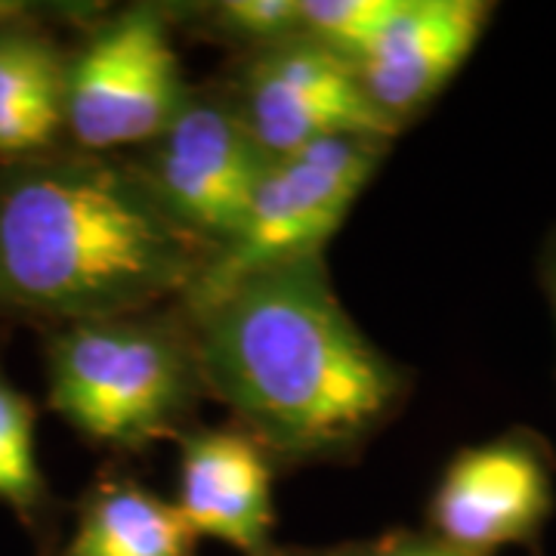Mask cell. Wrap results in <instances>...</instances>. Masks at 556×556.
<instances>
[{
  "instance_id": "6da1fadb",
  "label": "cell",
  "mask_w": 556,
  "mask_h": 556,
  "mask_svg": "<svg viewBox=\"0 0 556 556\" xmlns=\"http://www.w3.org/2000/svg\"><path fill=\"white\" fill-rule=\"evenodd\" d=\"M186 318L207 396L276 467L356 457L412 393V371L340 303L325 254L241 278Z\"/></svg>"
},
{
  "instance_id": "7a4b0ae2",
  "label": "cell",
  "mask_w": 556,
  "mask_h": 556,
  "mask_svg": "<svg viewBox=\"0 0 556 556\" xmlns=\"http://www.w3.org/2000/svg\"><path fill=\"white\" fill-rule=\"evenodd\" d=\"M211 263L127 155L43 152L0 167V309L72 325L182 303Z\"/></svg>"
},
{
  "instance_id": "3957f363",
  "label": "cell",
  "mask_w": 556,
  "mask_h": 556,
  "mask_svg": "<svg viewBox=\"0 0 556 556\" xmlns=\"http://www.w3.org/2000/svg\"><path fill=\"white\" fill-rule=\"evenodd\" d=\"M47 396L80 437L112 452L177 439L207 399L189 318L174 303L60 325L47 346Z\"/></svg>"
},
{
  "instance_id": "277c9868",
  "label": "cell",
  "mask_w": 556,
  "mask_h": 556,
  "mask_svg": "<svg viewBox=\"0 0 556 556\" xmlns=\"http://www.w3.org/2000/svg\"><path fill=\"white\" fill-rule=\"evenodd\" d=\"M387 149L390 139L338 137L273 161L236 239L204 266L179 309H201L254 273L325 254Z\"/></svg>"
},
{
  "instance_id": "5b68a950",
  "label": "cell",
  "mask_w": 556,
  "mask_h": 556,
  "mask_svg": "<svg viewBox=\"0 0 556 556\" xmlns=\"http://www.w3.org/2000/svg\"><path fill=\"white\" fill-rule=\"evenodd\" d=\"M192 93L174 47V13L134 3L68 56L65 134L93 155H127L159 137Z\"/></svg>"
},
{
  "instance_id": "8992f818",
  "label": "cell",
  "mask_w": 556,
  "mask_h": 556,
  "mask_svg": "<svg viewBox=\"0 0 556 556\" xmlns=\"http://www.w3.org/2000/svg\"><path fill=\"white\" fill-rule=\"evenodd\" d=\"M127 161L161 211L211 251V260L236 239L273 164L219 87H192L174 121L127 152Z\"/></svg>"
},
{
  "instance_id": "52a82bcc",
  "label": "cell",
  "mask_w": 556,
  "mask_h": 556,
  "mask_svg": "<svg viewBox=\"0 0 556 556\" xmlns=\"http://www.w3.org/2000/svg\"><path fill=\"white\" fill-rule=\"evenodd\" d=\"M219 90L273 161L321 139L399 137L365 97L356 68L303 35L244 53Z\"/></svg>"
},
{
  "instance_id": "ba28073f",
  "label": "cell",
  "mask_w": 556,
  "mask_h": 556,
  "mask_svg": "<svg viewBox=\"0 0 556 556\" xmlns=\"http://www.w3.org/2000/svg\"><path fill=\"white\" fill-rule=\"evenodd\" d=\"M556 507V452L532 427L460 448L427 504L430 532L460 551L495 556L535 547Z\"/></svg>"
},
{
  "instance_id": "9c48e42d",
  "label": "cell",
  "mask_w": 556,
  "mask_h": 556,
  "mask_svg": "<svg viewBox=\"0 0 556 556\" xmlns=\"http://www.w3.org/2000/svg\"><path fill=\"white\" fill-rule=\"evenodd\" d=\"M489 0H402L368 56L358 84L396 134L420 118L467 65L492 25Z\"/></svg>"
},
{
  "instance_id": "30bf717a",
  "label": "cell",
  "mask_w": 556,
  "mask_h": 556,
  "mask_svg": "<svg viewBox=\"0 0 556 556\" xmlns=\"http://www.w3.org/2000/svg\"><path fill=\"white\" fill-rule=\"evenodd\" d=\"M177 510L199 538L244 556L276 551V460L241 427H189L177 437Z\"/></svg>"
},
{
  "instance_id": "8fae6325",
  "label": "cell",
  "mask_w": 556,
  "mask_h": 556,
  "mask_svg": "<svg viewBox=\"0 0 556 556\" xmlns=\"http://www.w3.org/2000/svg\"><path fill=\"white\" fill-rule=\"evenodd\" d=\"M68 56L25 22H0V159L22 161L56 149L65 134Z\"/></svg>"
},
{
  "instance_id": "7c38bea8",
  "label": "cell",
  "mask_w": 556,
  "mask_h": 556,
  "mask_svg": "<svg viewBox=\"0 0 556 556\" xmlns=\"http://www.w3.org/2000/svg\"><path fill=\"white\" fill-rule=\"evenodd\" d=\"M53 556H199V535L174 501L112 473L80 497L75 529Z\"/></svg>"
},
{
  "instance_id": "4fadbf2b",
  "label": "cell",
  "mask_w": 556,
  "mask_h": 556,
  "mask_svg": "<svg viewBox=\"0 0 556 556\" xmlns=\"http://www.w3.org/2000/svg\"><path fill=\"white\" fill-rule=\"evenodd\" d=\"M0 501L35 522L47 504L38 460V415L31 399L0 375Z\"/></svg>"
},
{
  "instance_id": "5bb4252c",
  "label": "cell",
  "mask_w": 556,
  "mask_h": 556,
  "mask_svg": "<svg viewBox=\"0 0 556 556\" xmlns=\"http://www.w3.org/2000/svg\"><path fill=\"white\" fill-rule=\"evenodd\" d=\"M399 3L402 0H298L300 35L356 68L393 22Z\"/></svg>"
},
{
  "instance_id": "9a60e30c",
  "label": "cell",
  "mask_w": 556,
  "mask_h": 556,
  "mask_svg": "<svg viewBox=\"0 0 556 556\" xmlns=\"http://www.w3.org/2000/svg\"><path fill=\"white\" fill-rule=\"evenodd\" d=\"M199 16L207 35L239 47L241 56L300 35L298 0H223Z\"/></svg>"
},
{
  "instance_id": "2e32d148",
  "label": "cell",
  "mask_w": 556,
  "mask_h": 556,
  "mask_svg": "<svg viewBox=\"0 0 556 556\" xmlns=\"http://www.w3.org/2000/svg\"><path fill=\"white\" fill-rule=\"evenodd\" d=\"M343 556H479L470 551H460L455 544L442 541L427 532H412V529H396L387 535L375 538V541H362V544H343L340 547Z\"/></svg>"
},
{
  "instance_id": "e0dca14e",
  "label": "cell",
  "mask_w": 556,
  "mask_h": 556,
  "mask_svg": "<svg viewBox=\"0 0 556 556\" xmlns=\"http://www.w3.org/2000/svg\"><path fill=\"white\" fill-rule=\"evenodd\" d=\"M538 278H541V288H544V298L551 303V313H554L556 325V229L544 239V244H541V254H538Z\"/></svg>"
},
{
  "instance_id": "ac0fdd59",
  "label": "cell",
  "mask_w": 556,
  "mask_h": 556,
  "mask_svg": "<svg viewBox=\"0 0 556 556\" xmlns=\"http://www.w3.org/2000/svg\"><path fill=\"white\" fill-rule=\"evenodd\" d=\"M269 556H343L340 547H331V551H294V547H276Z\"/></svg>"
}]
</instances>
